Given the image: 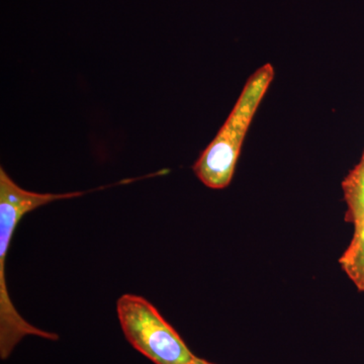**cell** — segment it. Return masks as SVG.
<instances>
[{
  "mask_svg": "<svg viewBox=\"0 0 364 364\" xmlns=\"http://www.w3.org/2000/svg\"><path fill=\"white\" fill-rule=\"evenodd\" d=\"M97 191V188L66 193H33L16 184L4 167L0 168V352L2 359L9 358L14 346L28 335L50 340L58 338L57 335L28 324L16 310L9 298L6 280V261L18 223L28 213L48 203L78 198Z\"/></svg>",
  "mask_w": 364,
  "mask_h": 364,
  "instance_id": "1",
  "label": "cell"
},
{
  "mask_svg": "<svg viewBox=\"0 0 364 364\" xmlns=\"http://www.w3.org/2000/svg\"><path fill=\"white\" fill-rule=\"evenodd\" d=\"M274 71L270 64L260 67L246 82L233 111L196 160L193 169L208 188L223 189L233 178L242 144L254 114L272 81Z\"/></svg>",
  "mask_w": 364,
  "mask_h": 364,
  "instance_id": "2",
  "label": "cell"
},
{
  "mask_svg": "<svg viewBox=\"0 0 364 364\" xmlns=\"http://www.w3.org/2000/svg\"><path fill=\"white\" fill-rule=\"evenodd\" d=\"M117 312L132 346L155 364H191L196 358L176 330L143 296L123 294L117 299Z\"/></svg>",
  "mask_w": 364,
  "mask_h": 364,
  "instance_id": "3",
  "label": "cell"
},
{
  "mask_svg": "<svg viewBox=\"0 0 364 364\" xmlns=\"http://www.w3.org/2000/svg\"><path fill=\"white\" fill-rule=\"evenodd\" d=\"M353 224V238L339 263L358 291H364V215Z\"/></svg>",
  "mask_w": 364,
  "mask_h": 364,
  "instance_id": "4",
  "label": "cell"
},
{
  "mask_svg": "<svg viewBox=\"0 0 364 364\" xmlns=\"http://www.w3.org/2000/svg\"><path fill=\"white\" fill-rule=\"evenodd\" d=\"M191 364H214V363H208V361L205 360V359L198 358H196H196H193V360L191 361Z\"/></svg>",
  "mask_w": 364,
  "mask_h": 364,
  "instance_id": "5",
  "label": "cell"
}]
</instances>
